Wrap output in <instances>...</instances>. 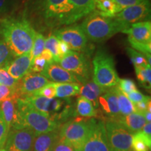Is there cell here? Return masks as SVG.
<instances>
[{
  "instance_id": "obj_1",
  "label": "cell",
  "mask_w": 151,
  "mask_h": 151,
  "mask_svg": "<svg viewBox=\"0 0 151 151\" xmlns=\"http://www.w3.org/2000/svg\"><path fill=\"white\" fill-rule=\"evenodd\" d=\"M36 32L24 17H9L0 20V35L14 58L31 52Z\"/></svg>"
},
{
  "instance_id": "obj_2",
  "label": "cell",
  "mask_w": 151,
  "mask_h": 151,
  "mask_svg": "<svg viewBox=\"0 0 151 151\" xmlns=\"http://www.w3.org/2000/svg\"><path fill=\"white\" fill-rule=\"evenodd\" d=\"M80 27L87 39L94 42L108 40L117 33L122 32L126 29V27L114 18L104 17L95 11L86 17Z\"/></svg>"
},
{
  "instance_id": "obj_3",
  "label": "cell",
  "mask_w": 151,
  "mask_h": 151,
  "mask_svg": "<svg viewBox=\"0 0 151 151\" xmlns=\"http://www.w3.org/2000/svg\"><path fill=\"white\" fill-rule=\"evenodd\" d=\"M16 104L22 127L32 130L36 136L60 129V124L49 115L37 111L24 99H17Z\"/></svg>"
},
{
  "instance_id": "obj_4",
  "label": "cell",
  "mask_w": 151,
  "mask_h": 151,
  "mask_svg": "<svg viewBox=\"0 0 151 151\" xmlns=\"http://www.w3.org/2000/svg\"><path fill=\"white\" fill-rule=\"evenodd\" d=\"M96 122L94 118H78L66 122L60 127V139L70 145L74 151H81Z\"/></svg>"
},
{
  "instance_id": "obj_5",
  "label": "cell",
  "mask_w": 151,
  "mask_h": 151,
  "mask_svg": "<svg viewBox=\"0 0 151 151\" xmlns=\"http://www.w3.org/2000/svg\"><path fill=\"white\" fill-rule=\"evenodd\" d=\"M38 9L47 25L58 27L72 23V7L69 0H38Z\"/></svg>"
},
{
  "instance_id": "obj_6",
  "label": "cell",
  "mask_w": 151,
  "mask_h": 151,
  "mask_svg": "<svg viewBox=\"0 0 151 151\" xmlns=\"http://www.w3.org/2000/svg\"><path fill=\"white\" fill-rule=\"evenodd\" d=\"M92 65V78L96 84L106 89L118 85L120 78L116 71L113 55L104 49H99L94 57Z\"/></svg>"
},
{
  "instance_id": "obj_7",
  "label": "cell",
  "mask_w": 151,
  "mask_h": 151,
  "mask_svg": "<svg viewBox=\"0 0 151 151\" xmlns=\"http://www.w3.org/2000/svg\"><path fill=\"white\" fill-rule=\"evenodd\" d=\"M60 65L76 77L79 83L83 84L90 79V66L86 54L70 50L60 58Z\"/></svg>"
},
{
  "instance_id": "obj_8",
  "label": "cell",
  "mask_w": 151,
  "mask_h": 151,
  "mask_svg": "<svg viewBox=\"0 0 151 151\" xmlns=\"http://www.w3.org/2000/svg\"><path fill=\"white\" fill-rule=\"evenodd\" d=\"M104 124L111 151H133L132 134L127 129L113 118L107 119Z\"/></svg>"
},
{
  "instance_id": "obj_9",
  "label": "cell",
  "mask_w": 151,
  "mask_h": 151,
  "mask_svg": "<svg viewBox=\"0 0 151 151\" xmlns=\"http://www.w3.org/2000/svg\"><path fill=\"white\" fill-rule=\"evenodd\" d=\"M53 35L60 41L67 43L71 50L79 52L88 51V39L79 25H70L60 28Z\"/></svg>"
},
{
  "instance_id": "obj_10",
  "label": "cell",
  "mask_w": 151,
  "mask_h": 151,
  "mask_svg": "<svg viewBox=\"0 0 151 151\" xmlns=\"http://www.w3.org/2000/svg\"><path fill=\"white\" fill-rule=\"evenodd\" d=\"M36 137L28 128L10 129L4 148L5 151H32Z\"/></svg>"
},
{
  "instance_id": "obj_11",
  "label": "cell",
  "mask_w": 151,
  "mask_h": 151,
  "mask_svg": "<svg viewBox=\"0 0 151 151\" xmlns=\"http://www.w3.org/2000/svg\"><path fill=\"white\" fill-rule=\"evenodd\" d=\"M150 15V4L148 0H146L139 4L124 9L113 18L124 26L127 29L131 24L148 19Z\"/></svg>"
},
{
  "instance_id": "obj_12",
  "label": "cell",
  "mask_w": 151,
  "mask_h": 151,
  "mask_svg": "<svg viewBox=\"0 0 151 151\" xmlns=\"http://www.w3.org/2000/svg\"><path fill=\"white\" fill-rule=\"evenodd\" d=\"M50 82L41 73L29 72L20 80L17 88V93L20 99L34 96L37 92Z\"/></svg>"
},
{
  "instance_id": "obj_13",
  "label": "cell",
  "mask_w": 151,
  "mask_h": 151,
  "mask_svg": "<svg viewBox=\"0 0 151 151\" xmlns=\"http://www.w3.org/2000/svg\"><path fill=\"white\" fill-rule=\"evenodd\" d=\"M81 151H111L106 133L104 121H97Z\"/></svg>"
},
{
  "instance_id": "obj_14",
  "label": "cell",
  "mask_w": 151,
  "mask_h": 151,
  "mask_svg": "<svg viewBox=\"0 0 151 151\" xmlns=\"http://www.w3.org/2000/svg\"><path fill=\"white\" fill-rule=\"evenodd\" d=\"M22 99L37 111L48 114L50 117L59 113L65 107L67 101V99H48L42 96H31Z\"/></svg>"
},
{
  "instance_id": "obj_15",
  "label": "cell",
  "mask_w": 151,
  "mask_h": 151,
  "mask_svg": "<svg viewBox=\"0 0 151 151\" xmlns=\"http://www.w3.org/2000/svg\"><path fill=\"white\" fill-rule=\"evenodd\" d=\"M32 60L29 53L16 57L9 62L4 69L7 71L13 78L20 81L31 71Z\"/></svg>"
},
{
  "instance_id": "obj_16",
  "label": "cell",
  "mask_w": 151,
  "mask_h": 151,
  "mask_svg": "<svg viewBox=\"0 0 151 151\" xmlns=\"http://www.w3.org/2000/svg\"><path fill=\"white\" fill-rule=\"evenodd\" d=\"M41 73L50 82L55 83H79L78 79L73 73L63 69L61 66L55 62L47 65Z\"/></svg>"
},
{
  "instance_id": "obj_17",
  "label": "cell",
  "mask_w": 151,
  "mask_h": 151,
  "mask_svg": "<svg viewBox=\"0 0 151 151\" xmlns=\"http://www.w3.org/2000/svg\"><path fill=\"white\" fill-rule=\"evenodd\" d=\"M17 99L10 98L1 104V109L9 131L10 129H20L22 125L19 118L16 104Z\"/></svg>"
},
{
  "instance_id": "obj_18",
  "label": "cell",
  "mask_w": 151,
  "mask_h": 151,
  "mask_svg": "<svg viewBox=\"0 0 151 151\" xmlns=\"http://www.w3.org/2000/svg\"><path fill=\"white\" fill-rule=\"evenodd\" d=\"M128 35V39L137 42L151 43V22L141 21L132 24L122 32Z\"/></svg>"
},
{
  "instance_id": "obj_19",
  "label": "cell",
  "mask_w": 151,
  "mask_h": 151,
  "mask_svg": "<svg viewBox=\"0 0 151 151\" xmlns=\"http://www.w3.org/2000/svg\"><path fill=\"white\" fill-rule=\"evenodd\" d=\"M98 101L103 112L110 118H116L120 116L118 97L114 87L109 88L104 94L100 96Z\"/></svg>"
},
{
  "instance_id": "obj_20",
  "label": "cell",
  "mask_w": 151,
  "mask_h": 151,
  "mask_svg": "<svg viewBox=\"0 0 151 151\" xmlns=\"http://www.w3.org/2000/svg\"><path fill=\"white\" fill-rule=\"evenodd\" d=\"M106 88L98 86L93 81H87L81 86L78 94L86 98L92 104L94 109L99 107V98L107 91Z\"/></svg>"
},
{
  "instance_id": "obj_21",
  "label": "cell",
  "mask_w": 151,
  "mask_h": 151,
  "mask_svg": "<svg viewBox=\"0 0 151 151\" xmlns=\"http://www.w3.org/2000/svg\"><path fill=\"white\" fill-rule=\"evenodd\" d=\"M113 119L122 124L132 135L141 131L147 122L144 116L138 113H132L127 116H120Z\"/></svg>"
},
{
  "instance_id": "obj_22",
  "label": "cell",
  "mask_w": 151,
  "mask_h": 151,
  "mask_svg": "<svg viewBox=\"0 0 151 151\" xmlns=\"http://www.w3.org/2000/svg\"><path fill=\"white\" fill-rule=\"evenodd\" d=\"M59 129L37 136L34 141L32 151H52L60 138Z\"/></svg>"
},
{
  "instance_id": "obj_23",
  "label": "cell",
  "mask_w": 151,
  "mask_h": 151,
  "mask_svg": "<svg viewBox=\"0 0 151 151\" xmlns=\"http://www.w3.org/2000/svg\"><path fill=\"white\" fill-rule=\"evenodd\" d=\"M72 7V23L95 10L94 0H69Z\"/></svg>"
},
{
  "instance_id": "obj_24",
  "label": "cell",
  "mask_w": 151,
  "mask_h": 151,
  "mask_svg": "<svg viewBox=\"0 0 151 151\" xmlns=\"http://www.w3.org/2000/svg\"><path fill=\"white\" fill-rule=\"evenodd\" d=\"M54 85L55 88V97L60 99H67L78 95L81 88V84L76 83H54Z\"/></svg>"
},
{
  "instance_id": "obj_25",
  "label": "cell",
  "mask_w": 151,
  "mask_h": 151,
  "mask_svg": "<svg viewBox=\"0 0 151 151\" xmlns=\"http://www.w3.org/2000/svg\"><path fill=\"white\" fill-rule=\"evenodd\" d=\"M75 115L81 118H89L97 116V112L89 100L80 96L76 100Z\"/></svg>"
},
{
  "instance_id": "obj_26",
  "label": "cell",
  "mask_w": 151,
  "mask_h": 151,
  "mask_svg": "<svg viewBox=\"0 0 151 151\" xmlns=\"http://www.w3.org/2000/svg\"><path fill=\"white\" fill-rule=\"evenodd\" d=\"M95 11L107 18H113L120 12L118 7L112 0H94Z\"/></svg>"
},
{
  "instance_id": "obj_27",
  "label": "cell",
  "mask_w": 151,
  "mask_h": 151,
  "mask_svg": "<svg viewBox=\"0 0 151 151\" xmlns=\"http://www.w3.org/2000/svg\"><path fill=\"white\" fill-rule=\"evenodd\" d=\"M116 90L117 97H118V108L120 116H127L132 113H135L134 106V104L128 99L126 94H124L118 86L114 87Z\"/></svg>"
},
{
  "instance_id": "obj_28",
  "label": "cell",
  "mask_w": 151,
  "mask_h": 151,
  "mask_svg": "<svg viewBox=\"0 0 151 151\" xmlns=\"http://www.w3.org/2000/svg\"><path fill=\"white\" fill-rule=\"evenodd\" d=\"M151 147V139L147 137L141 131L132 135V148L133 151H149Z\"/></svg>"
},
{
  "instance_id": "obj_29",
  "label": "cell",
  "mask_w": 151,
  "mask_h": 151,
  "mask_svg": "<svg viewBox=\"0 0 151 151\" xmlns=\"http://www.w3.org/2000/svg\"><path fill=\"white\" fill-rule=\"evenodd\" d=\"M138 81L146 89H150L151 87V69L150 66L134 67Z\"/></svg>"
},
{
  "instance_id": "obj_30",
  "label": "cell",
  "mask_w": 151,
  "mask_h": 151,
  "mask_svg": "<svg viewBox=\"0 0 151 151\" xmlns=\"http://www.w3.org/2000/svg\"><path fill=\"white\" fill-rule=\"evenodd\" d=\"M60 40L58 39L53 34L50 35L45 40V49H47L51 52L54 58V62L58 63L60 61V54L58 51V45Z\"/></svg>"
},
{
  "instance_id": "obj_31",
  "label": "cell",
  "mask_w": 151,
  "mask_h": 151,
  "mask_svg": "<svg viewBox=\"0 0 151 151\" xmlns=\"http://www.w3.org/2000/svg\"><path fill=\"white\" fill-rule=\"evenodd\" d=\"M45 40H46V38L42 34L36 32L31 52H29L32 60L35 58L40 55L43 50L45 49Z\"/></svg>"
},
{
  "instance_id": "obj_32",
  "label": "cell",
  "mask_w": 151,
  "mask_h": 151,
  "mask_svg": "<svg viewBox=\"0 0 151 151\" xmlns=\"http://www.w3.org/2000/svg\"><path fill=\"white\" fill-rule=\"evenodd\" d=\"M126 52H127L128 56L129 57L130 60H131L134 67H145V66L148 65L145 55L137 51V50H134L132 48H129V47L126 48Z\"/></svg>"
},
{
  "instance_id": "obj_33",
  "label": "cell",
  "mask_w": 151,
  "mask_h": 151,
  "mask_svg": "<svg viewBox=\"0 0 151 151\" xmlns=\"http://www.w3.org/2000/svg\"><path fill=\"white\" fill-rule=\"evenodd\" d=\"M14 58L10 49L0 35V69L4 68Z\"/></svg>"
},
{
  "instance_id": "obj_34",
  "label": "cell",
  "mask_w": 151,
  "mask_h": 151,
  "mask_svg": "<svg viewBox=\"0 0 151 151\" xmlns=\"http://www.w3.org/2000/svg\"><path fill=\"white\" fill-rule=\"evenodd\" d=\"M19 81L13 78L4 68L0 69V85L7 86L11 89L16 90L18 86Z\"/></svg>"
},
{
  "instance_id": "obj_35",
  "label": "cell",
  "mask_w": 151,
  "mask_h": 151,
  "mask_svg": "<svg viewBox=\"0 0 151 151\" xmlns=\"http://www.w3.org/2000/svg\"><path fill=\"white\" fill-rule=\"evenodd\" d=\"M117 86L126 95L132 92L138 90L137 86H136V83L134 82V81L128 78L119 79Z\"/></svg>"
},
{
  "instance_id": "obj_36",
  "label": "cell",
  "mask_w": 151,
  "mask_h": 151,
  "mask_svg": "<svg viewBox=\"0 0 151 151\" xmlns=\"http://www.w3.org/2000/svg\"><path fill=\"white\" fill-rule=\"evenodd\" d=\"M10 98L19 99L17 94V89H11L7 86L0 85V103Z\"/></svg>"
},
{
  "instance_id": "obj_37",
  "label": "cell",
  "mask_w": 151,
  "mask_h": 151,
  "mask_svg": "<svg viewBox=\"0 0 151 151\" xmlns=\"http://www.w3.org/2000/svg\"><path fill=\"white\" fill-rule=\"evenodd\" d=\"M34 96H42V97L53 99L55 97V88L54 83H50L47 84L43 88L39 90Z\"/></svg>"
},
{
  "instance_id": "obj_38",
  "label": "cell",
  "mask_w": 151,
  "mask_h": 151,
  "mask_svg": "<svg viewBox=\"0 0 151 151\" xmlns=\"http://www.w3.org/2000/svg\"><path fill=\"white\" fill-rule=\"evenodd\" d=\"M9 132L2 112L0 109V148H4V146Z\"/></svg>"
},
{
  "instance_id": "obj_39",
  "label": "cell",
  "mask_w": 151,
  "mask_h": 151,
  "mask_svg": "<svg viewBox=\"0 0 151 151\" xmlns=\"http://www.w3.org/2000/svg\"><path fill=\"white\" fill-rule=\"evenodd\" d=\"M47 65H48V62L44 58H42L41 55L38 56L32 60L30 72L41 73Z\"/></svg>"
},
{
  "instance_id": "obj_40",
  "label": "cell",
  "mask_w": 151,
  "mask_h": 151,
  "mask_svg": "<svg viewBox=\"0 0 151 151\" xmlns=\"http://www.w3.org/2000/svg\"><path fill=\"white\" fill-rule=\"evenodd\" d=\"M129 44L131 45L132 48L136 50H138L141 53L145 55L150 54L151 51V43H143L137 42V41H132L131 39H128Z\"/></svg>"
},
{
  "instance_id": "obj_41",
  "label": "cell",
  "mask_w": 151,
  "mask_h": 151,
  "mask_svg": "<svg viewBox=\"0 0 151 151\" xmlns=\"http://www.w3.org/2000/svg\"><path fill=\"white\" fill-rule=\"evenodd\" d=\"M135 109V113L143 114L146 111H151V104H150V98L144 100V101H140L136 104H134Z\"/></svg>"
},
{
  "instance_id": "obj_42",
  "label": "cell",
  "mask_w": 151,
  "mask_h": 151,
  "mask_svg": "<svg viewBox=\"0 0 151 151\" xmlns=\"http://www.w3.org/2000/svg\"><path fill=\"white\" fill-rule=\"evenodd\" d=\"M112 1L117 5L120 12L124 9L134 5L139 4L146 0H112Z\"/></svg>"
},
{
  "instance_id": "obj_43",
  "label": "cell",
  "mask_w": 151,
  "mask_h": 151,
  "mask_svg": "<svg viewBox=\"0 0 151 151\" xmlns=\"http://www.w3.org/2000/svg\"><path fill=\"white\" fill-rule=\"evenodd\" d=\"M126 96H127L128 99H129L133 104H136L138 102H140V101H144V100H146L148 99V98L150 97H148V96H146L144 95V94H143L141 92H139V90L132 92L131 93L127 94Z\"/></svg>"
},
{
  "instance_id": "obj_44",
  "label": "cell",
  "mask_w": 151,
  "mask_h": 151,
  "mask_svg": "<svg viewBox=\"0 0 151 151\" xmlns=\"http://www.w3.org/2000/svg\"><path fill=\"white\" fill-rule=\"evenodd\" d=\"M52 151H74V150L70 145L60 139L59 138L55 144L54 145Z\"/></svg>"
},
{
  "instance_id": "obj_45",
  "label": "cell",
  "mask_w": 151,
  "mask_h": 151,
  "mask_svg": "<svg viewBox=\"0 0 151 151\" xmlns=\"http://www.w3.org/2000/svg\"><path fill=\"white\" fill-rule=\"evenodd\" d=\"M14 0H0V15L8 13L14 6Z\"/></svg>"
},
{
  "instance_id": "obj_46",
  "label": "cell",
  "mask_w": 151,
  "mask_h": 151,
  "mask_svg": "<svg viewBox=\"0 0 151 151\" xmlns=\"http://www.w3.org/2000/svg\"><path fill=\"white\" fill-rule=\"evenodd\" d=\"M70 50L71 49L69 48V46H68L67 43L64 42V41H60L59 45H58V51H59L60 54V58H61L62 57H63L65 55L67 54Z\"/></svg>"
},
{
  "instance_id": "obj_47",
  "label": "cell",
  "mask_w": 151,
  "mask_h": 151,
  "mask_svg": "<svg viewBox=\"0 0 151 151\" xmlns=\"http://www.w3.org/2000/svg\"><path fill=\"white\" fill-rule=\"evenodd\" d=\"M40 55L46 60V62H48V64L53 63L54 62L53 56H52L51 52L49 51L48 50H47V49H44V50L42 51V52H41Z\"/></svg>"
},
{
  "instance_id": "obj_48",
  "label": "cell",
  "mask_w": 151,
  "mask_h": 151,
  "mask_svg": "<svg viewBox=\"0 0 151 151\" xmlns=\"http://www.w3.org/2000/svg\"><path fill=\"white\" fill-rule=\"evenodd\" d=\"M141 132L146 136L147 137H148L149 139H151V123L150 122H146L144 124L142 129L141 130Z\"/></svg>"
},
{
  "instance_id": "obj_49",
  "label": "cell",
  "mask_w": 151,
  "mask_h": 151,
  "mask_svg": "<svg viewBox=\"0 0 151 151\" xmlns=\"http://www.w3.org/2000/svg\"><path fill=\"white\" fill-rule=\"evenodd\" d=\"M143 116H144L145 119H146L147 122H150L151 121V111H147L143 114Z\"/></svg>"
},
{
  "instance_id": "obj_50",
  "label": "cell",
  "mask_w": 151,
  "mask_h": 151,
  "mask_svg": "<svg viewBox=\"0 0 151 151\" xmlns=\"http://www.w3.org/2000/svg\"><path fill=\"white\" fill-rule=\"evenodd\" d=\"M0 151H5L4 148H0Z\"/></svg>"
}]
</instances>
